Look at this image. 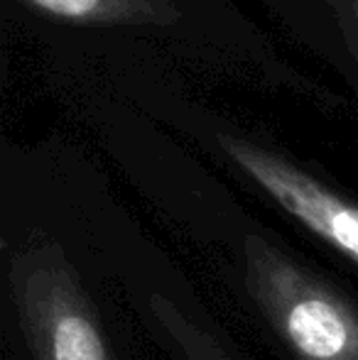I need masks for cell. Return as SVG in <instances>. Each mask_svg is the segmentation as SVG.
<instances>
[{
  "label": "cell",
  "instance_id": "cell-1",
  "mask_svg": "<svg viewBox=\"0 0 358 360\" xmlns=\"http://www.w3.org/2000/svg\"><path fill=\"white\" fill-rule=\"evenodd\" d=\"M248 285L263 316L297 360H358V309L329 282L255 243Z\"/></svg>",
  "mask_w": 358,
  "mask_h": 360
},
{
  "label": "cell",
  "instance_id": "cell-2",
  "mask_svg": "<svg viewBox=\"0 0 358 360\" xmlns=\"http://www.w3.org/2000/svg\"><path fill=\"white\" fill-rule=\"evenodd\" d=\"M221 155L238 167L253 184L285 209L292 218L309 228L314 236L329 243L334 250L358 265V204L314 174L302 169L297 162L270 150L248 135L219 128L211 133Z\"/></svg>",
  "mask_w": 358,
  "mask_h": 360
},
{
  "label": "cell",
  "instance_id": "cell-3",
  "mask_svg": "<svg viewBox=\"0 0 358 360\" xmlns=\"http://www.w3.org/2000/svg\"><path fill=\"white\" fill-rule=\"evenodd\" d=\"M27 13L59 25L177 34L196 20L181 0H18Z\"/></svg>",
  "mask_w": 358,
  "mask_h": 360
},
{
  "label": "cell",
  "instance_id": "cell-4",
  "mask_svg": "<svg viewBox=\"0 0 358 360\" xmlns=\"http://www.w3.org/2000/svg\"><path fill=\"white\" fill-rule=\"evenodd\" d=\"M37 336L42 360H113L91 309L64 287L49 289L47 304L39 309Z\"/></svg>",
  "mask_w": 358,
  "mask_h": 360
},
{
  "label": "cell",
  "instance_id": "cell-5",
  "mask_svg": "<svg viewBox=\"0 0 358 360\" xmlns=\"http://www.w3.org/2000/svg\"><path fill=\"white\" fill-rule=\"evenodd\" d=\"M326 13V30L334 39V54L349 62L358 79V0H319Z\"/></svg>",
  "mask_w": 358,
  "mask_h": 360
}]
</instances>
